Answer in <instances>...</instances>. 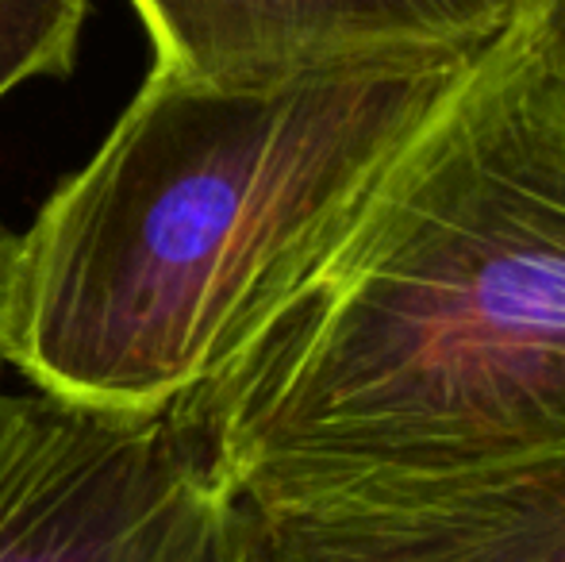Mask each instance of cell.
<instances>
[{
  "mask_svg": "<svg viewBox=\"0 0 565 562\" xmlns=\"http://www.w3.org/2000/svg\"><path fill=\"white\" fill-rule=\"evenodd\" d=\"M89 0H0V100L31 77L74 70Z\"/></svg>",
  "mask_w": 565,
  "mask_h": 562,
  "instance_id": "cell-6",
  "label": "cell"
},
{
  "mask_svg": "<svg viewBox=\"0 0 565 562\" xmlns=\"http://www.w3.org/2000/svg\"><path fill=\"white\" fill-rule=\"evenodd\" d=\"M170 416L243 505L562 447L565 66L539 0Z\"/></svg>",
  "mask_w": 565,
  "mask_h": 562,
  "instance_id": "cell-1",
  "label": "cell"
},
{
  "mask_svg": "<svg viewBox=\"0 0 565 562\" xmlns=\"http://www.w3.org/2000/svg\"><path fill=\"white\" fill-rule=\"evenodd\" d=\"M539 12H543V23H546V31H551L558 62L565 66V0H539Z\"/></svg>",
  "mask_w": 565,
  "mask_h": 562,
  "instance_id": "cell-8",
  "label": "cell"
},
{
  "mask_svg": "<svg viewBox=\"0 0 565 562\" xmlns=\"http://www.w3.org/2000/svg\"><path fill=\"white\" fill-rule=\"evenodd\" d=\"M235 528L170 413L0 393V562H235Z\"/></svg>",
  "mask_w": 565,
  "mask_h": 562,
  "instance_id": "cell-3",
  "label": "cell"
},
{
  "mask_svg": "<svg viewBox=\"0 0 565 562\" xmlns=\"http://www.w3.org/2000/svg\"><path fill=\"white\" fill-rule=\"evenodd\" d=\"M15 247H20V235H12L0 224V324H4V300H8V285H12Z\"/></svg>",
  "mask_w": 565,
  "mask_h": 562,
  "instance_id": "cell-7",
  "label": "cell"
},
{
  "mask_svg": "<svg viewBox=\"0 0 565 562\" xmlns=\"http://www.w3.org/2000/svg\"><path fill=\"white\" fill-rule=\"evenodd\" d=\"M235 509V562H565V443Z\"/></svg>",
  "mask_w": 565,
  "mask_h": 562,
  "instance_id": "cell-4",
  "label": "cell"
},
{
  "mask_svg": "<svg viewBox=\"0 0 565 562\" xmlns=\"http://www.w3.org/2000/svg\"><path fill=\"white\" fill-rule=\"evenodd\" d=\"M477 51L269 85L154 66L20 235L0 362L82 405L178 409L235 359Z\"/></svg>",
  "mask_w": 565,
  "mask_h": 562,
  "instance_id": "cell-2",
  "label": "cell"
},
{
  "mask_svg": "<svg viewBox=\"0 0 565 562\" xmlns=\"http://www.w3.org/2000/svg\"><path fill=\"white\" fill-rule=\"evenodd\" d=\"M154 66L204 85H269L347 62L477 51L523 0H131Z\"/></svg>",
  "mask_w": 565,
  "mask_h": 562,
  "instance_id": "cell-5",
  "label": "cell"
}]
</instances>
